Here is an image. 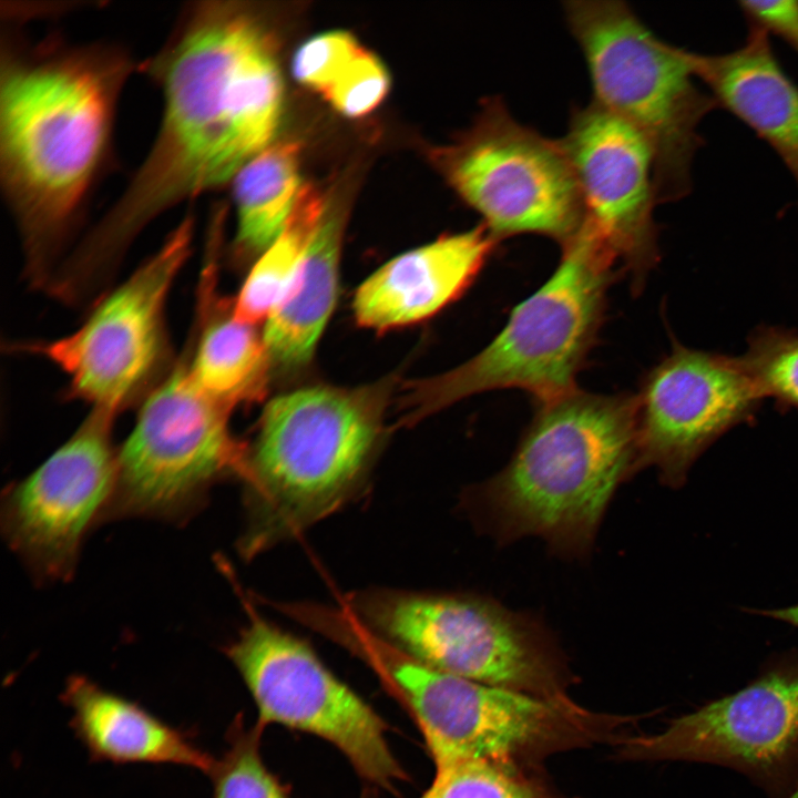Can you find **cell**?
<instances>
[{
    "label": "cell",
    "mask_w": 798,
    "mask_h": 798,
    "mask_svg": "<svg viewBox=\"0 0 798 798\" xmlns=\"http://www.w3.org/2000/svg\"><path fill=\"white\" fill-rule=\"evenodd\" d=\"M137 71L161 91L163 113L143 162L74 249L102 277L156 217L234 180L272 145L283 113L274 39L238 3H187Z\"/></svg>",
    "instance_id": "1"
},
{
    "label": "cell",
    "mask_w": 798,
    "mask_h": 798,
    "mask_svg": "<svg viewBox=\"0 0 798 798\" xmlns=\"http://www.w3.org/2000/svg\"><path fill=\"white\" fill-rule=\"evenodd\" d=\"M0 53V181L28 279L45 290L111 167L119 100L137 65L120 44L28 39Z\"/></svg>",
    "instance_id": "2"
},
{
    "label": "cell",
    "mask_w": 798,
    "mask_h": 798,
    "mask_svg": "<svg viewBox=\"0 0 798 798\" xmlns=\"http://www.w3.org/2000/svg\"><path fill=\"white\" fill-rule=\"evenodd\" d=\"M635 472L634 395L575 388L536 402L512 459L469 505L499 541L538 535L584 555L615 489Z\"/></svg>",
    "instance_id": "3"
},
{
    "label": "cell",
    "mask_w": 798,
    "mask_h": 798,
    "mask_svg": "<svg viewBox=\"0 0 798 798\" xmlns=\"http://www.w3.org/2000/svg\"><path fill=\"white\" fill-rule=\"evenodd\" d=\"M383 399L381 387H309L269 401L239 478L245 557L295 536L355 495L381 437Z\"/></svg>",
    "instance_id": "4"
},
{
    "label": "cell",
    "mask_w": 798,
    "mask_h": 798,
    "mask_svg": "<svg viewBox=\"0 0 798 798\" xmlns=\"http://www.w3.org/2000/svg\"><path fill=\"white\" fill-rule=\"evenodd\" d=\"M561 249L551 277L513 308L479 354L409 387L402 401L407 422L484 391L521 389L539 402L576 388L620 270L616 257L586 222Z\"/></svg>",
    "instance_id": "5"
},
{
    "label": "cell",
    "mask_w": 798,
    "mask_h": 798,
    "mask_svg": "<svg viewBox=\"0 0 798 798\" xmlns=\"http://www.w3.org/2000/svg\"><path fill=\"white\" fill-rule=\"evenodd\" d=\"M355 654L397 687L436 767L474 759L539 767L553 754L617 744L634 720L593 712L566 694L536 696L440 672L370 631L359 634Z\"/></svg>",
    "instance_id": "6"
},
{
    "label": "cell",
    "mask_w": 798,
    "mask_h": 798,
    "mask_svg": "<svg viewBox=\"0 0 798 798\" xmlns=\"http://www.w3.org/2000/svg\"><path fill=\"white\" fill-rule=\"evenodd\" d=\"M564 12L585 58L592 102L635 127L652 149L657 204L687 197L705 144L700 124L719 108L698 85L688 50L659 39L623 1H566Z\"/></svg>",
    "instance_id": "7"
},
{
    "label": "cell",
    "mask_w": 798,
    "mask_h": 798,
    "mask_svg": "<svg viewBox=\"0 0 798 798\" xmlns=\"http://www.w3.org/2000/svg\"><path fill=\"white\" fill-rule=\"evenodd\" d=\"M346 606L418 662L459 677L536 696L564 695L567 672L533 622L485 598L370 591Z\"/></svg>",
    "instance_id": "8"
},
{
    "label": "cell",
    "mask_w": 798,
    "mask_h": 798,
    "mask_svg": "<svg viewBox=\"0 0 798 798\" xmlns=\"http://www.w3.org/2000/svg\"><path fill=\"white\" fill-rule=\"evenodd\" d=\"M227 409L196 383L188 348L149 391L135 424L117 448L106 519L183 523L205 504L213 485L241 478L247 447L232 434Z\"/></svg>",
    "instance_id": "9"
},
{
    "label": "cell",
    "mask_w": 798,
    "mask_h": 798,
    "mask_svg": "<svg viewBox=\"0 0 798 798\" xmlns=\"http://www.w3.org/2000/svg\"><path fill=\"white\" fill-rule=\"evenodd\" d=\"M195 224L191 209L75 330L11 348L58 367L68 378L71 397L117 415L162 379L168 355L167 299L191 255Z\"/></svg>",
    "instance_id": "10"
},
{
    "label": "cell",
    "mask_w": 798,
    "mask_h": 798,
    "mask_svg": "<svg viewBox=\"0 0 798 798\" xmlns=\"http://www.w3.org/2000/svg\"><path fill=\"white\" fill-rule=\"evenodd\" d=\"M433 158L498 242L534 234L562 248L584 225L579 184L561 141L516 121L499 96L487 98L472 126Z\"/></svg>",
    "instance_id": "11"
},
{
    "label": "cell",
    "mask_w": 798,
    "mask_h": 798,
    "mask_svg": "<svg viewBox=\"0 0 798 798\" xmlns=\"http://www.w3.org/2000/svg\"><path fill=\"white\" fill-rule=\"evenodd\" d=\"M249 612L226 655L243 678L262 724H277L335 746L371 784L405 778L377 713L332 674L303 641Z\"/></svg>",
    "instance_id": "12"
},
{
    "label": "cell",
    "mask_w": 798,
    "mask_h": 798,
    "mask_svg": "<svg viewBox=\"0 0 798 798\" xmlns=\"http://www.w3.org/2000/svg\"><path fill=\"white\" fill-rule=\"evenodd\" d=\"M617 745L623 759L716 765L787 798L798 782V648L769 658L741 689Z\"/></svg>",
    "instance_id": "13"
},
{
    "label": "cell",
    "mask_w": 798,
    "mask_h": 798,
    "mask_svg": "<svg viewBox=\"0 0 798 798\" xmlns=\"http://www.w3.org/2000/svg\"><path fill=\"white\" fill-rule=\"evenodd\" d=\"M115 417L92 409L60 448L2 497L4 539L39 582L68 580L89 531L105 520L117 470Z\"/></svg>",
    "instance_id": "14"
},
{
    "label": "cell",
    "mask_w": 798,
    "mask_h": 798,
    "mask_svg": "<svg viewBox=\"0 0 798 798\" xmlns=\"http://www.w3.org/2000/svg\"><path fill=\"white\" fill-rule=\"evenodd\" d=\"M764 398L736 356L673 340L634 395L636 472L655 467L682 487L695 461L723 434L755 418Z\"/></svg>",
    "instance_id": "15"
},
{
    "label": "cell",
    "mask_w": 798,
    "mask_h": 798,
    "mask_svg": "<svg viewBox=\"0 0 798 798\" xmlns=\"http://www.w3.org/2000/svg\"><path fill=\"white\" fill-rule=\"evenodd\" d=\"M560 141L579 184L585 222L630 273L633 291L640 293L661 258L648 142L594 102L573 109Z\"/></svg>",
    "instance_id": "16"
},
{
    "label": "cell",
    "mask_w": 798,
    "mask_h": 798,
    "mask_svg": "<svg viewBox=\"0 0 798 798\" xmlns=\"http://www.w3.org/2000/svg\"><path fill=\"white\" fill-rule=\"evenodd\" d=\"M498 243L481 223L390 259L357 288V323L381 331L432 317L468 290Z\"/></svg>",
    "instance_id": "17"
},
{
    "label": "cell",
    "mask_w": 798,
    "mask_h": 798,
    "mask_svg": "<svg viewBox=\"0 0 798 798\" xmlns=\"http://www.w3.org/2000/svg\"><path fill=\"white\" fill-rule=\"evenodd\" d=\"M744 42L724 53L688 51L696 79L776 152L798 188V86L782 69L771 34L748 22Z\"/></svg>",
    "instance_id": "18"
},
{
    "label": "cell",
    "mask_w": 798,
    "mask_h": 798,
    "mask_svg": "<svg viewBox=\"0 0 798 798\" xmlns=\"http://www.w3.org/2000/svg\"><path fill=\"white\" fill-rule=\"evenodd\" d=\"M61 699L72 710L71 727L92 760L172 764L205 774L213 768L215 758L185 732L85 676H71Z\"/></svg>",
    "instance_id": "19"
},
{
    "label": "cell",
    "mask_w": 798,
    "mask_h": 798,
    "mask_svg": "<svg viewBox=\"0 0 798 798\" xmlns=\"http://www.w3.org/2000/svg\"><path fill=\"white\" fill-rule=\"evenodd\" d=\"M218 246L208 245L197 290L193 335L186 344L191 375L202 390L228 411L260 398L270 358L253 325L233 314V301L217 296Z\"/></svg>",
    "instance_id": "20"
},
{
    "label": "cell",
    "mask_w": 798,
    "mask_h": 798,
    "mask_svg": "<svg viewBox=\"0 0 798 798\" xmlns=\"http://www.w3.org/2000/svg\"><path fill=\"white\" fill-rule=\"evenodd\" d=\"M345 204L326 205L285 293L266 319L263 338L272 362L297 368L310 359L332 313L337 289Z\"/></svg>",
    "instance_id": "21"
},
{
    "label": "cell",
    "mask_w": 798,
    "mask_h": 798,
    "mask_svg": "<svg viewBox=\"0 0 798 798\" xmlns=\"http://www.w3.org/2000/svg\"><path fill=\"white\" fill-rule=\"evenodd\" d=\"M299 153L296 142L272 144L234 177L237 256L260 255L284 229L301 188Z\"/></svg>",
    "instance_id": "22"
},
{
    "label": "cell",
    "mask_w": 798,
    "mask_h": 798,
    "mask_svg": "<svg viewBox=\"0 0 798 798\" xmlns=\"http://www.w3.org/2000/svg\"><path fill=\"white\" fill-rule=\"evenodd\" d=\"M326 201L316 187L301 186L284 229L258 256L233 300L235 318L253 326L266 321L311 241Z\"/></svg>",
    "instance_id": "23"
},
{
    "label": "cell",
    "mask_w": 798,
    "mask_h": 798,
    "mask_svg": "<svg viewBox=\"0 0 798 798\" xmlns=\"http://www.w3.org/2000/svg\"><path fill=\"white\" fill-rule=\"evenodd\" d=\"M419 798H574L543 778L539 767L493 760H462L436 767Z\"/></svg>",
    "instance_id": "24"
},
{
    "label": "cell",
    "mask_w": 798,
    "mask_h": 798,
    "mask_svg": "<svg viewBox=\"0 0 798 798\" xmlns=\"http://www.w3.org/2000/svg\"><path fill=\"white\" fill-rule=\"evenodd\" d=\"M760 396L771 398L780 410L798 409V331L761 325L736 356Z\"/></svg>",
    "instance_id": "25"
},
{
    "label": "cell",
    "mask_w": 798,
    "mask_h": 798,
    "mask_svg": "<svg viewBox=\"0 0 798 798\" xmlns=\"http://www.w3.org/2000/svg\"><path fill=\"white\" fill-rule=\"evenodd\" d=\"M256 730L245 732L239 720L232 726L229 746L208 774L212 798H288L263 763Z\"/></svg>",
    "instance_id": "26"
},
{
    "label": "cell",
    "mask_w": 798,
    "mask_h": 798,
    "mask_svg": "<svg viewBox=\"0 0 798 798\" xmlns=\"http://www.w3.org/2000/svg\"><path fill=\"white\" fill-rule=\"evenodd\" d=\"M389 86L390 78L383 63L361 49L324 96L342 115L359 117L381 103Z\"/></svg>",
    "instance_id": "27"
},
{
    "label": "cell",
    "mask_w": 798,
    "mask_h": 798,
    "mask_svg": "<svg viewBox=\"0 0 798 798\" xmlns=\"http://www.w3.org/2000/svg\"><path fill=\"white\" fill-rule=\"evenodd\" d=\"M362 48L352 34L334 30L304 42L293 58V73L303 85L323 94Z\"/></svg>",
    "instance_id": "28"
},
{
    "label": "cell",
    "mask_w": 798,
    "mask_h": 798,
    "mask_svg": "<svg viewBox=\"0 0 798 798\" xmlns=\"http://www.w3.org/2000/svg\"><path fill=\"white\" fill-rule=\"evenodd\" d=\"M738 6L747 21L761 25L798 54V1L743 0Z\"/></svg>",
    "instance_id": "29"
},
{
    "label": "cell",
    "mask_w": 798,
    "mask_h": 798,
    "mask_svg": "<svg viewBox=\"0 0 798 798\" xmlns=\"http://www.w3.org/2000/svg\"><path fill=\"white\" fill-rule=\"evenodd\" d=\"M753 612L764 615V616H768V617H771L775 620L786 622L790 625L798 627V604L789 606V607H785V608L753 611Z\"/></svg>",
    "instance_id": "30"
},
{
    "label": "cell",
    "mask_w": 798,
    "mask_h": 798,
    "mask_svg": "<svg viewBox=\"0 0 798 798\" xmlns=\"http://www.w3.org/2000/svg\"><path fill=\"white\" fill-rule=\"evenodd\" d=\"M787 798H798V782Z\"/></svg>",
    "instance_id": "31"
}]
</instances>
